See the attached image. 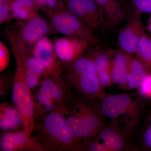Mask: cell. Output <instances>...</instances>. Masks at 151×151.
Wrapping results in <instances>:
<instances>
[{"label": "cell", "instance_id": "obj_6", "mask_svg": "<svg viewBox=\"0 0 151 151\" xmlns=\"http://www.w3.org/2000/svg\"><path fill=\"white\" fill-rule=\"evenodd\" d=\"M47 16L52 27L57 32L65 36L81 39L92 45L100 41L94 32L67 9L59 11H44Z\"/></svg>", "mask_w": 151, "mask_h": 151}, {"label": "cell", "instance_id": "obj_7", "mask_svg": "<svg viewBox=\"0 0 151 151\" xmlns=\"http://www.w3.org/2000/svg\"><path fill=\"white\" fill-rule=\"evenodd\" d=\"M16 64L12 89L13 103L22 117L25 129L32 133L36 122L34 96L31 89L25 82L23 68L19 63Z\"/></svg>", "mask_w": 151, "mask_h": 151}, {"label": "cell", "instance_id": "obj_31", "mask_svg": "<svg viewBox=\"0 0 151 151\" xmlns=\"http://www.w3.org/2000/svg\"><path fill=\"white\" fill-rule=\"evenodd\" d=\"M16 1L25 7L35 12H37L40 9V8L33 0H16Z\"/></svg>", "mask_w": 151, "mask_h": 151}, {"label": "cell", "instance_id": "obj_10", "mask_svg": "<svg viewBox=\"0 0 151 151\" xmlns=\"http://www.w3.org/2000/svg\"><path fill=\"white\" fill-rule=\"evenodd\" d=\"M53 43L58 60L65 67L82 56L87 48L92 45L84 40L66 36L56 38Z\"/></svg>", "mask_w": 151, "mask_h": 151}, {"label": "cell", "instance_id": "obj_5", "mask_svg": "<svg viewBox=\"0 0 151 151\" xmlns=\"http://www.w3.org/2000/svg\"><path fill=\"white\" fill-rule=\"evenodd\" d=\"M17 21V28H8L5 32L11 47L33 50L35 45L41 39L57 32L51 23L38 14L27 21Z\"/></svg>", "mask_w": 151, "mask_h": 151}, {"label": "cell", "instance_id": "obj_29", "mask_svg": "<svg viewBox=\"0 0 151 151\" xmlns=\"http://www.w3.org/2000/svg\"><path fill=\"white\" fill-rule=\"evenodd\" d=\"M138 89L141 96L146 97H151V73H147Z\"/></svg>", "mask_w": 151, "mask_h": 151}, {"label": "cell", "instance_id": "obj_26", "mask_svg": "<svg viewBox=\"0 0 151 151\" xmlns=\"http://www.w3.org/2000/svg\"><path fill=\"white\" fill-rule=\"evenodd\" d=\"M10 62V54L8 48L5 43L0 41V71H4Z\"/></svg>", "mask_w": 151, "mask_h": 151}, {"label": "cell", "instance_id": "obj_14", "mask_svg": "<svg viewBox=\"0 0 151 151\" xmlns=\"http://www.w3.org/2000/svg\"><path fill=\"white\" fill-rule=\"evenodd\" d=\"M128 138L120 127L112 121L111 124H105L92 139L102 143L107 151H120L127 147Z\"/></svg>", "mask_w": 151, "mask_h": 151}, {"label": "cell", "instance_id": "obj_35", "mask_svg": "<svg viewBox=\"0 0 151 151\" xmlns=\"http://www.w3.org/2000/svg\"></svg>", "mask_w": 151, "mask_h": 151}, {"label": "cell", "instance_id": "obj_27", "mask_svg": "<svg viewBox=\"0 0 151 151\" xmlns=\"http://www.w3.org/2000/svg\"><path fill=\"white\" fill-rule=\"evenodd\" d=\"M11 0H6L0 3V24L11 21L13 19L10 9Z\"/></svg>", "mask_w": 151, "mask_h": 151}, {"label": "cell", "instance_id": "obj_23", "mask_svg": "<svg viewBox=\"0 0 151 151\" xmlns=\"http://www.w3.org/2000/svg\"><path fill=\"white\" fill-rule=\"evenodd\" d=\"M14 74L9 72L2 73L0 76V97L5 98L8 94L12 91Z\"/></svg>", "mask_w": 151, "mask_h": 151}, {"label": "cell", "instance_id": "obj_30", "mask_svg": "<svg viewBox=\"0 0 151 151\" xmlns=\"http://www.w3.org/2000/svg\"><path fill=\"white\" fill-rule=\"evenodd\" d=\"M99 82L101 86L105 89L110 87L114 84L113 82L111 70H105L98 74Z\"/></svg>", "mask_w": 151, "mask_h": 151}, {"label": "cell", "instance_id": "obj_15", "mask_svg": "<svg viewBox=\"0 0 151 151\" xmlns=\"http://www.w3.org/2000/svg\"><path fill=\"white\" fill-rule=\"evenodd\" d=\"M0 129L2 132H17L25 129L23 120L14 105L7 103L0 104Z\"/></svg>", "mask_w": 151, "mask_h": 151}, {"label": "cell", "instance_id": "obj_25", "mask_svg": "<svg viewBox=\"0 0 151 151\" xmlns=\"http://www.w3.org/2000/svg\"><path fill=\"white\" fill-rule=\"evenodd\" d=\"M24 81L28 87L32 90L39 86L42 81L41 78L28 69L24 68Z\"/></svg>", "mask_w": 151, "mask_h": 151}, {"label": "cell", "instance_id": "obj_2", "mask_svg": "<svg viewBox=\"0 0 151 151\" xmlns=\"http://www.w3.org/2000/svg\"><path fill=\"white\" fill-rule=\"evenodd\" d=\"M35 124L32 134L46 151H84L83 143L73 135L60 106Z\"/></svg>", "mask_w": 151, "mask_h": 151}, {"label": "cell", "instance_id": "obj_21", "mask_svg": "<svg viewBox=\"0 0 151 151\" xmlns=\"http://www.w3.org/2000/svg\"><path fill=\"white\" fill-rule=\"evenodd\" d=\"M10 9L13 19L21 21L29 20L38 14L37 12L27 9L16 0H11Z\"/></svg>", "mask_w": 151, "mask_h": 151}, {"label": "cell", "instance_id": "obj_33", "mask_svg": "<svg viewBox=\"0 0 151 151\" xmlns=\"http://www.w3.org/2000/svg\"><path fill=\"white\" fill-rule=\"evenodd\" d=\"M147 29L148 30L149 32L151 33V14L148 21Z\"/></svg>", "mask_w": 151, "mask_h": 151}, {"label": "cell", "instance_id": "obj_34", "mask_svg": "<svg viewBox=\"0 0 151 151\" xmlns=\"http://www.w3.org/2000/svg\"><path fill=\"white\" fill-rule=\"evenodd\" d=\"M151 130V120L150 122V125H149V128Z\"/></svg>", "mask_w": 151, "mask_h": 151}, {"label": "cell", "instance_id": "obj_4", "mask_svg": "<svg viewBox=\"0 0 151 151\" xmlns=\"http://www.w3.org/2000/svg\"><path fill=\"white\" fill-rule=\"evenodd\" d=\"M99 110L104 117L117 124L124 122L126 132L129 137L137 124L142 111V103L137 98L130 94H108L100 100H96Z\"/></svg>", "mask_w": 151, "mask_h": 151}, {"label": "cell", "instance_id": "obj_22", "mask_svg": "<svg viewBox=\"0 0 151 151\" xmlns=\"http://www.w3.org/2000/svg\"><path fill=\"white\" fill-rule=\"evenodd\" d=\"M93 51L97 74L105 70H111V50L105 51L98 49Z\"/></svg>", "mask_w": 151, "mask_h": 151}, {"label": "cell", "instance_id": "obj_28", "mask_svg": "<svg viewBox=\"0 0 151 151\" xmlns=\"http://www.w3.org/2000/svg\"><path fill=\"white\" fill-rule=\"evenodd\" d=\"M134 12L140 14H151V0H132Z\"/></svg>", "mask_w": 151, "mask_h": 151}, {"label": "cell", "instance_id": "obj_12", "mask_svg": "<svg viewBox=\"0 0 151 151\" xmlns=\"http://www.w3.org/2000/svg\"><path fill=\"white\" fill-rule=\"evenodd\" d=\"M101 12L105 27L116 28L130 18L133 13L125 0H95Z\"/></svg>", "mask_w": 151, "mask_h": 151}, {"label": "cell", "instance_id": "obj_11", "mask_svg": "<svg viewBox=\"0 0 151 151\" xmlns=\"http://www.w3.org/2000/svg\"><path fill=\"white\" fill-rule=\"evenodd\" d=\"M140 14L134 12L127 24L118 32V43L120 49L128 53L135 54L139 40L145 33Z\"/></svg>", "mask_w": 151, "mask_h": 151}, {"label": "cell", "instance_id": "obj_1", "mask_svg": "<svg viewBox=\"0 0 151 151\" xmlns=\"http://www.w3.org/2000/svg\"><path fill=\"white\" fill-rule=\"evenodd\" d=\"M74 136L84 144L92 139L105 125L96 100L73 96L59 105Z\"/></svg>", "mask_w": 151, "mask_h": 151}, {"label": "cell", "instance_id": "obj_18", "mask_svg": "<svg viewBox=\"0 0 151 151\" xmlns=\"http://www.w3.org/2000/svg\"><path fill=\"white\" fill-rule=\"evenodd\" d=\"M56 76H50L43 80L39 85V88L33 95L35 104V118L39 121L41 113L45 106L52 100V91Z\"/></svg>", "mask_w": 151, "mask_h": 151}, {"label": "cell", "instance_id": "obj_20", "mask_svg": "<svg viewBox=\"0 0 151 151\" xmlns=\"http://www.w3.org/2000/svg\"><path fill=\"white\" fill-rule=\"evenodd\" d=\"M135 54L147 72L150 73L151 71V40L145 33L139 40Z\"/></svg>", "mask_w": 151, "mask_h": 151}, {"label": "cell", "instance_id": "obj_9", "mask_svg": "<svg viewBox=\"0 0 151 151\" xmlns=\"http://www.w3.org/2000/svg\"><path fill=\"white\" fill-rule=\"evenodd\" d=\"M1 151H46L39 139L26 129L1 132Z\"/></svg>", "mask_w": 151, "mask_h": 151}, {"label": "cell", "instance_id": "obj_8", "mask_svg": "<svg viewBox=\"0 0 151 151\" xmlns=\"http://www.w3.org/2000/svg\"><path fill=\"white\" fill-rule=\"evenodd\" d=\"M66 8L92 31L105 27L101 12L95 0H63Z\"/></svg>", "mask_w": 151, "mask_h": 151}, {"label": "cell", "instance_id": "obj_13", "mask_svg": "<svg viewBox=\"0 0 151 151\" xmlns=\"http://www.w3.org/2000/svg\"><path fill=\"white\" fill-rule=\"evenodd\" d=\"M33 54L44 68L47 77L50 76H61L62 67L58 60L55 52L54 43L48 37H45L35 45Z\"/></svg>", "mask_w": 151, "mask_h": 151}, {"label": "cell", "instance_id": "obj_17", "mask_svg": "<svg viewBox=\"0 0 151 151\" xmlns=\"http://www.w3.org/2000/svg\"><path fill=\"white\" fill-rule=\"evenodd\" d=\"M128 62L127 85L128 89H138L148 72L134 54L126 52Z\"/></svg>", "mask_w": 151, "mask_h": 151}, {"label": "cell", "instance_id": "obj_3", "mask_svg": "<svg viewBox=\"0 0 151 151\" xmlns=\"http://www.w3.org/2000/svg\"><path fill=\"white\" fill-rule=\"evenodd\" d=\"M64 78L80 95L89 100H100L107 94L99 82L93 51L65 67Z\"/></svg>", "mask_w": 151, "mask_h": 151}, {"label": "cell", "instance_id": "obj_24", "mask_svg": "<svg viewBox=\"0 0 151 151\" xmlns=\"http://www.w3.org/2000/svg\"><path fill=\"white\" fill-rule=\"evenodd\" d=\"M42 11H59L67 9L63 0H33Z\"/></svg>", "mask_w": 151, "mask_h": 151}, {"label": "cell", "instance_id": "obj_32", "mask_svg": "<svg viewBox=\"0 0 151 151\" xmlns=\"http://www.w3.org/2000/svg\"><path fill=\"white\" fill-rule=\"evenodd\" d=\"M142 139L145 146L151 150V130L149 128L144 131L142 134Z\"/></svg>", "mask_w": 151, "mask_h": 151}, {"label": "cell", "instance_id": "obj_19", "mask_svg": "<svg viewBox=\"0 0 151 151\" xmlns=\"http://www.w3.org/2000/svg\"><path fill=\"white\" fill-rule=\"evenodd\" d=\"M72 88L70 84L61 76H55L52 91V98L57 106L64 104L72 97Z\"/></svg>", "mask_w": 151, "mask_h": 151}, {"label": "cell", "instance_id": "obj_16", "mask_svg": "<svg viewBox=\"0 0 151 151\" xmlns=\"http://www.w3.org/2000/svg\"><path fill=\"white\" fill-rule=\"evenodd\" d=\"M111 72L114 84L121 89L128 90V62L126 52L120 49L111 50Z\"/></svg>", "mask_w": 151, "mask_h": 151}]
</instances>
